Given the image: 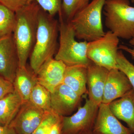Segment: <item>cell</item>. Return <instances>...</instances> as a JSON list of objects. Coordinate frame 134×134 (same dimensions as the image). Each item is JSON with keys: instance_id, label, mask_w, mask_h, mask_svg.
<instances>
[{"instance_id": "obj_18", "label": "cell", "mask_w": 134, "mask_h": 134, "mask_svg": "<svg viewBox=\"0 0 134 134\" xmlns=\"http://www.w3.org/2000/svg\"><path fill=\"white\" fill-rule=\"evenodd\" d=\"M23 103L15 90L0 99V126H8L15 117Z\"/></svg>"}, {"instance_id": "obj_20", "label": "cell", "mask_w": 134, "mask_h": 134, "mask_svg": "<svg viewBox=\"0 0 134 134\" xmlns=\"http://www.w3.org/2000/svg\"><path fill=\"white\" fill-rule=\"evenodd\" d=\"M15 22V12L0 3V37L13 33Z\"/></svg>"}, {"instance_id": "obj_1", "label": "cell", "mask_w": 134, "mask_h": 134, "mask_svg": "<svg viewBox=\"0 0 134 134\" xmlns=\"http://www.w3.org/2000/svg\"><path fill=\"white\" fill-rule=\"evenodd\" d=\"M41 9L37 3L32 2L15 12V22L12 34L18 53L19 67L26 66L33 49Z\"/></svg>"}, {"instance_id": "obj_14", "label": "cell", "mask_w": 134, "mask_h": 134, "mask_svg": "<svg viewBox=\"0 0 134 134\" xmlns=\"http://www.w3.org/2000/svg\"><path fill=\"white\" fill-rule=\"evenodd\" d=\"M109 71L92 62L87 67L88 99L99 106L102 103L104 89Z\"/></svg>"}, {"instance_id": "obj_30", "label": "cell", "mask_w": 134, "mask_h": 134, "mask_svg": "<svg viewBox=\"0 0 134 134\" xmlns=\"http://www.w3.org/2000/svg\"><path fill=\"white\" fill-rule=\"evenodd\" d=\"M129 43L133 47H134V36L130 40Z\"/></svg>"}, {"instance_id": "obj_25", "label": "cell", "mask_w": 134, "mask_h": 134, "mask_svg": "<svg viewBox=\"0 0 134 134\" xmlns=\"http://www.w3.org/2000/svg\"><path fill=\"white\" fill-rule=\"evenodd\" d=\"M31 2L32 0H0V3L15 12Z\"/></svg>"}, {"instance_id": "obj_22", "label": "cell", "mask_w": 134, "mask_h": 134, "mask_svg": "<svg viewBox=\"0 0 134 134\" xmlns=\"http://www.w3.org/2000/svg\"><path fill=\"white\" fill-rule=\"evenodd\" d=\"M116 61L117 69L126 76L134 90V65L127 59L121 50L117 52Z\"/></svg>"}, {"instance_id": "obj_15", "label": "cell", "mask_w": 134, "mask_h": 134, "mask_svg": "<svg viewBox=\"0 0 134 134\" xmlns=\"http://www.w3.org/2000/svg\"><path fill=\"white\" fill-rule=\"evenodd\" d=\"M110 110L117 119L126 123L134 134V90L132 88L120 98L108 104Z\"/></svg>"}, {"instance_id": "obj_4", "label": "cell", "mask_w": 134, "mask_h": 134, "mask_svg": "<svg viewBox=\"0 0 134 134\" xmlns=\"http://www.w3.org/2000/svg\"><path fill=\"white\" fill-rule=\"evenodd\" d=\"M106 1L92 0L70 21L76 38L89 42L104 35L102 13Z\"/></svg>"}, {"instance_id": "obj_28", "label": "cell", "mask_w": 134, "mask_h": 134, "mask_svg": "<svg viewBox=\"0 0 134 134\" xmlns=\"http://www.w3.org/2000/svg\"><path fill=\"white\" fill-rule=\"evenodd\" d=\"M62 118L53 126L49 134H61V133Z\"/></svg>"}, {"instance_id": "obj_8", "label": "cell", "mask_w": 134, "mask_h": 134, "mask_svg": "<svg viewBox=\"0 0 134 134\" xmlns=\"http://www.w3.org/2000/svg\"><path fill=\"white\" fill-rule=\"evenodd\" d=\"M46 113L29 100L24 102L9 126L18 134H31L40 125Z\"/></svg>"}, {"instance_id": "obj_12", "label": "cell", "mask_w": 134, "mask_h": 134, "mask_svg": "<svg viewBox=\"0 0 134 134\" xmlns=\"http://www.w3.org/2000/svg\"><path fill=\"white\" fill-rule=\"evenodd\" d=\"M92 132L94 134H132L114 115L108 104L103 103L99 106Z\"/></svg>"}, {"instance_id": "obj_31", "label": "cell", "mask_w": 134, "mask_h": 134, "mask_svg": "<svg viewBox=\"0 0 134 134\" xmlns=\"http://www.w3.org/2000/svg\"><path fill=\"white\" fill-rule=\"evenodd\" d=\"M79 134H94L93 133V132H92V130L91 131H86V132H82L81 133Z\"/></svg>"}, {"instance_id": "obj_10", "label": "cell", "mask_w": 134, "mask_h": 134, "mask_svg": "<svg viewBox=\"0 0 134 134\" xmlns=\"http://www.w3.org/2000/svg\"><path fill=\"white\" fill-rule=\"evenodd\" d=\"M81 100V96L63 83L51 93L52 110L60 116H66L72 113L78 107Z\"/></svg>"}, {"instance_id": "obj_27", "label": "cell", "mask_w": 134, "mask_h": 134, "mask_svg": "<svg viewBox=\"0 0 134 134\" xmlns=\"http://www.w3.org/2000/svg\"><path fill=\"white\" fill-rule=\"evenodd\" d=\"M0 134H18L12 128L8 126H0Z\"/></svg>"}, {"instance_id": "obj_11", "label": "cell", "mask_w": 134, "mask_h": 134, "mask_svg": "<svg viewBox=\"0 0 134 134\" xmlns=\"http://www.w3.org/2000/svg\"><path fill=\"white\" fill-rule=\"evenodd\" d=\"M66 66L62 62L53 57L48 58L36 74L38 83L52 93L57 86L63 83Z\"/></svg>"}, {"instance_id": "obj_2", "label": "cell", "mask_w": 134, "mask_h": 134, "mask_svg": "<svg viewBox=\"0 0 134 134\" xmlns=\"http://www.w3.org/2000/svg\"><path fill=\"white\" fill-rule=\"evenodd\" d=\"M41 8L39 13L36 42L30 55V65L36 74L48 58L56 53L59 22Z\"/></svg>"}, {"instance_id": "obj_26", "label": "cell", "mask_w": 134, "mask_h": 134, "mask_svg": "<svg viewBox=\"0 0 134 134\" xmlns=\"http://www.w3.org/2000/svg\"><path fill=\"white\" fill-rule=\"evenodd\" d=\"M15 91L12 82L0 76V99Z\"/></svg>"}, {"instance_id": "obj_9", "label": "cell", "mask_w": 134, "mask_h": 134, "mask_svg": "<svg viewBox=\"0 0 134 134\" xmlns=\"http://www.w3.org/2000/svg\"><path fill=\"white\" fill-rule=\"evenodd\" d=\"M19 67V57L13 34L0 37V76L14 82Z\"/></svg>"}, {"instance_id": "obj_16", "label": "cell", "mask_w": 134, "mask_h": 134, "mask_svg": "<svg viewBox=\"0 0 134 134\" xmlns=\"http://www.w3.org/2000/svg\"><path fill=\"white\" fill-rule=\"evenodd\" d=\"M87 67L83 66H66L63 83L82 97L87 92Z\"/></svg>"}, {"instance_id": "obj_6", "label": "cell", "mask_w": 134, "mask_h": 134, "mask_svg": "<svg viewBox=\"0 0 134 134\" xmlns=\"http://www.w3.org/2000/svg\"><path fill=\"white\" fill-rule=\"evenodd\" d=\"M119 38L108 31L99 38L88 42V58L96 65L109 71L117 66V56L119 51Z\"/></svg>"}, {"instance_id": "obj_17", "label": "cell", "mask_w": 134, "mask_h": 134, "mask_svg": "<svg viewBox=\"0 0 134 134\" xmlns=\"http://www.w3.org/2000/svg\"><path fill=\"white\" fill-rule=\"evenodd\" d=\"M38 83L36 75L26 67H19L13 85L23 103L29 101L32 89Z\"/></svg>"}, {"instance_id": "obj_23", "label": "cell", "mask_w": 134, "mask_h": 134, "mask_svg": "<svg viewBox=\"0 0 134 134\" xmlns=\"http://www.w3.org/2000/svg\"><path fill=\"white\" fill-rule=\"evenodd\" d=\"M62 117L53 111L47 112L42 122L32 133L49 134L53 126L61 120Z\"/></svg>"}, {"instance_id": "obj_19", "label": "cell", "mask_w": 134, "mask_h": 134, "mask_svg": "<svg viewBox=\"0 0 134 134\" xmlns=\"http://www.w3.org/2000/svg\"><path fill=\"white\" fill-rule=\"evenodd\" d=\"M29 101L46 112L53 111L51 107V92L38 83L32 89Z\"/></svg>"}, {"instance_id": "obj_24", "label": "cell", "mask_w": 134, "mask_h": 134, "mask_svg": "<svg viewBox=\"0 0 134 134\" xmlns=\"http://www.w3.org/2000/svg\"><path fill=\"white\" fill-rule=\"evenodd\" d=\"M62 0H32L37 3L42 9L52 16L59 14L61 10Z\"/></svg>"}, {"instance_id": "obj_7", "label": "cell", "mask_w": 134, "mask_h": 134, "mask_svg": "<svg viewBox=\"0 0 134 134\" xmlns=\"http://www.w3.org/2000/svg\"><path fill=\"white\" fill-rule=\"evenodd\" d=\"M99 106L89 99L83 106L71 116H63L61 134H79L91 131L96 121Z\"/></svg>"}, {"instance_id": "obj_3", "label": "cell", "mask_w": 134, "mask_h": 134, "mask_svg": "<svg viewBox=\"0 0 134 134\" xmlns=\"http://www.w3.org/2000/svg\"><path fill=\"white\" fill-rule=\"evenodd\" d=\"M59 15V44L55 59L62 62L67 66H83L88 67L92 62L87 54L88 42L76 40L74 29L69 22Z\"/></svg>"}, {"instance_id": "obj_21", "label": "cell", "mask_w": 134, "mask_h": 134, "mask_svg": "<svg viewBox=\"0 0 134 134\" xmlns=\"http://www.w3.org/2000/svg\"><path fill=\"white\" fill-rule=\"evenodd\" d=\"M90 2V0H62L61 10L59 14L65 21L69 22Z\"/></svg>"}, {"instance_id": "obj_32", "label": "cell", "mask_w": 134, "mask_h": 134, "mask_svg": "<svg viewBox=\"0 0 134 134\" xmlns=\"http://www.w3.org/2000/svg\"><path fill=\"white\" fill-rule=\"evenodd\" d=\"M131 2L132 3H134V0H131Z\"/></svg>"}, {"instance_id": "obj_29", "label": "cell", "mask_w": 134, "mask_h": 134, "mask_svg": "<svg viewBox=\"0 0 134 134\" xmlns=\"http://www.w3.org/2000/svg\"><path fill=\"white\" fill-rule=\"evenodd\" d=\"M119 50L127 52L131 55L132 58L134 59V47L130 48L124 45H120L119 46Z\"/></svg>"}, {"instance_id": "obj_13", "label": "cell", "mask_w": 134, "mask_h": 134, "mask_svg": "<svg viewBox=\"0 0 134 134\" xmlns=\"http://www.w3.org/2000/svg\"><path fill=\"white\" fill-rule=\"evenodd\" d=\"M133 88L126 76L118 69L108 72L104 89L102 103L109 104Z\"/></svg>"}, {"instance_id": "obj_5", "label": "cell", "mask_w": 134, "mask_h": 134, "mask_svg": "<svg viewBox=\"0 0 134 134\" xmlns=\"http://www.w3.org/2000/svg\"><path fill=\"white\" fill-rule=\"evenodd\" d=\"M105 25L119 38L134 36V7L129 0H106L103 7Z\"/></svg>"}]
</instances>
